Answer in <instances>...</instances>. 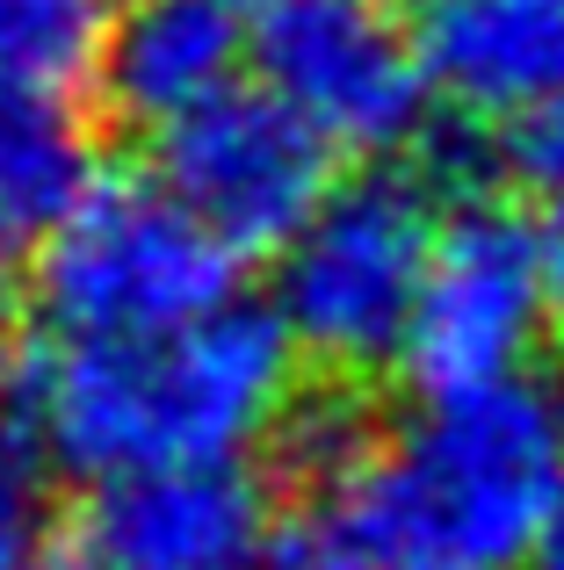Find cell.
Wrapping results in <instances>:
<instances>
[{
  "mask_svg": "<svg viewBox=\"0 0 564 570\" xmlns=\"http://www.w3.org/2000/svg\"><path fill=\"white\" fill-rule=\"evenodd\" d=\"M37 433H29V412H22V390H14L8 362H0V462L14 455V448H29Z\"/></svg>",
  "mask_w": 564,
  "mask_h": 570,
  "instance_id": "cell-15",
  "label": "cell"
},
{
  "mask_svg": "<svg viewBox=\"0 0 564 570\" xmlns=\"http://www.w3.org/2000/svg\"><path fill=\"white\" fill-rule=\"evenodd\" d=\"M275 499L246 462H182L95 484L87 557L101 570H261Z\"/></svg>",
  "mask_w": 564,
  "mask_h": 570,
  "instance_id": "cell-8",
  "label": "cell"
},
{
  "mask_svg": "<svg viewBox=\"0 0 564 570\" xmlns=\"http://www.w3.org/2000/svg\"><path fill=\"white\" fill-rule=\"evenodd\" d=\"M101 188L95 130L66 95L0 80V282L37 275L51 238Z\"/></svg>",
  "mask_w": 564,
  "mask_h": 570,
  "instance_id": "cell-11",
  "label": "cell"
},
{
  "mask_svg": "<svg viewBox=\"0 0 564 570\" xmlns=\"http://www.w3.org/2000/svg\"><path fill=\"white\" fill-rule=\"evenodd\" d=\"M551 311L557 296L543 282L536 232L499 203H464L456 217H441L427 289L398 362L420 383V397L528 383L522 368L536 362Z\"/></svg>",
  "mask_w": 564,
  "mask_h": 570,
  "instance_id": "cell-6",
  "label": "cell"
},
{
  "mask_svg": "<svg viewBox=\"0 0 564 570\" xmlns=\"http://www.w3.org/2000/svg\"><path fill=\"white\" fill-rule=\"evenodd\" d=\"M261 87L282 95L333 153L383 159L427 130L435 87L412 22L391 0H261Z\"/></svg>",
  "mask_w": 564,
  "mask_h": 570,
  "instance_id": "cell-5",
  "label": "cell"
},
{
  "mask_svg": "<svg viewBox=\"0 0 564 570\" xmlns=\"http://www.w3.org/2000/svg\"><path fill=\"white\" fill-rule=\"evenodd\" d=\"M564 520V419L528 383L427 397L319 476L325 570H522Z\"/></svg>",
  "mask_w": 564,
  "mask_h": 570,
  "instance_id": "cell-1",
  "label": "cell"
},
{
  "mask_svg": "<svg viewBox=\"0 0 564 570\" xmlns=\"http://www.w3.org/2000/svg\"><path fill=\"white\" fill-rule=\"evenodd\" d=\"M507 159L528 181H564V87L543 109H528L522 124H507Z\"/></svg>",
  "mask_w": 564,
  "mask_h": 570,
  "instance_id": "cell-13",
  "label": "cell"
},
{
  "mask_svg": "<svg viewBox=\"0 0 564 570\" xmlns=\"http://www.w3.org/2000/svg\"><path fill=\"white\" fill-rule=\"evenodd\" d=\"M37 570H101V563L87 557V549H80V557H58V549H43V557H37Z\"/></svg>",
  "mask_w": 564,
  "mask_h": 570,
  "instance_id": "cell-18",
  "label": "cell"
},
{
  "mask_svg": "<svg viewBox=\"0 0 564 570\" xmlns=\"http://www.w3.org/2000/svg\"><path fill=\"white\" fill-rule=\"evenodd\" d=\"M124 0H0V80L72 95L101 72Z\"/></svg>",
  "mask_w": 564,
  "mask_h": 570,
  "instance_id": "cell-12",
  "label": "cell"
},
{
  "mask_svg": "<svg viewBox=\"0 0 564 570\" xmlns=\"http://www.w3.org/2000/svg\"><path fill=\"white\" fill-rule=\"evenodd\" d=\"M159 188L232 253H282L333 195V145L269 87H232L159 130Z\"/></svg>",
  "mask_w": 564,
  "mask_h": 570,
  "instance_id": "cell-7",
  "label": "cell"
},
{
  "mask_svg": "<svg viewBox=\"0 0 564 570\" xmlns=\"http://www.w3.org/2000/svg\"><path fill=\"white\" fill-rule=\"evenodd\" d=\"M261 570H325V557L311 549V534H304V528H282V534H275V549H269V563H261Z\"/></svg>",
  "mask_w": 564,
  "mask_h": 570,
  "instance_id": "cell-16",
  "label": "cell"
},
{
  "mask_svg": "<svg viewBox=\"0 0 564 570\" xmlns=\"http://www.w3.org/2000/svg\"><path fill=\"white\" fill-rule=\"evenodd\" d=\"M522 570H564V520H557L551 534H543L536 549H528V563H522Z\"/></svg>",
  "mask_w": 564,
  "mask_h": 570,
  "instance_id": "cell-17",
  "label": "cell"
},
{
  "mask_svg": "<svg viewBox=\"0 0 564 570\" xmlns=\"http://www.w3.org/2000/svg\"><path fill=\"white\" fill-rule=\"evenodd\" d=\"M536 232V261H543V282H551L557 311H564V181H543V209L528 217Z\"/></svg>",
  "mask_w": 564,
  "mask_h": 570,
  "instance_id": "cell-14",
  "label": "cell"
},
{
  "mask_svg": "<svg viewBox=\"0 0 564 570\" xmlns=\"http://www.w3.org/2000/svg\"><path fill=\"white\" fill-rule=\"evenodd\" d=\"M557 419H564V390H557Z\"/></svg>",
  "mask_w": 564,
  "mask_h": 570,
  "instance_id": "cell-19",
  "label": "cell"
},
{
  "mask_svg": "<svg viewBox=\"0 0 564 570\" xmlns=\"http://www.w3.org/2000/svg\"><path fill=\"white\" fill-rule=\"evenodd\" d=\"M43 462L109 484L182 462H246L296 412V347L275 311L217 304L188 325L43 340L22 376Z\"/></svg>",
  "mask_w": 564,
  "mask_h": 570,
  "instance_id": "cell-2",
  "label": "cell"
},
{
  "mask_svg": "<svg viewBox=\"0 0 564 570\" xmlns=\"http://www.w3.org/2000/svg\"><path fill=\"white\" fill-rule=\"evenodd\" d=\"M254 58V14L240 0H124L101 51V101L138 130H174L203 101L232 95Z\"/></svg>",
  "mask_w": 564,
  "mask_h": 570,
  "instance_id": "cell-9",
  "label": "cell"
},
{
  "mask_svg": "<svg viewBox=\"0 0 564 570\" xmlns=\"http://www.w3.org/2000/svg\"><path fill=\"white\" fill-rule=\"evenodd\" d=\"M435 238L441 209L412 174L333 181V195L275 253L269 311L282 318L290 347L333 376H369V368L398 362L427 289Z\"/></svg>",
  "mask_w": 564,
  "mask_h": 570,
  "instance_id": "cell-3",
  "label": "cell"
},
{
  "mask_svg": "<svg viewBox=\"0 0 564 570\" xmlns=\"http://www.w3.org/2000/svg\"><path fill=\"white\" fill-rule=\"evenodd\" d=\"M420 58L435 101L478 124H522L564 87V0H427Z\"/></svg>",
  "mask_w": 564,
  "mask_h": 570,
  "instance_id": "cell-10",
  "label": "cell"
},
{
  "mask_svg": "<svg viewBox=\"0 0 564 570\" xmlns=\"http://www.w3.org/2000/svg\"><path fill=\"white\" fill-rule=\"evenodd\" d=\"M232 261L159 181H101L37 261V311L51 340L159 333L232 304Z\"/></svg>",
  "mask_w": 564,
  "mask_h": 570,
  "instance_id": "cell-4",
  "label": "cell"
}]
</instances>
